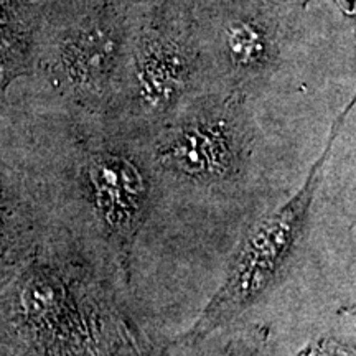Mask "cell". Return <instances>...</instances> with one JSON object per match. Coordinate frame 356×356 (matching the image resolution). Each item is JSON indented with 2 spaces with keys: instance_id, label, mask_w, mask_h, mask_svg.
Here are the masks:
<instances>
[{
  "instance_id": "8992f818",
  "label": "cell",
  "mask_w": 356,
  "mask_h": 356,
  "mask_svg": "<svg viewBox=\"0 0 356 356\" xmlns=\"http://www.w3.org/2000/svg\"><path fill=\"white\" fill-rule=\"evenodd\" d=\"M229 48L234 60L241 65L254 63L262 53L259 37L252 30H234L229 40Z\"/></svg>"
},
{
  "instance_id": "6da1fadb",
  "label": "cell",
  "mask_w": 356,
  "mask_h": 356,
  "mask_svg": "<svg viewBox=\"0 0 356 356\" xmlns=\"http://www.w3.org/2000/svg\"><path fill=\"white\" fill-rule=\"evenodd\" d=\"M333 139L335 134H332L300 188L251 229L236 251L221 287L204 305L195 332L204 333L248 309L277 277L304 231Z\"/></svg>"
},
{
  "instance_id": "3957f363",
  "label": "cell",
  "mask_w": 356,
  "mask_h": 356,
  "mask_svg": "<svg viewBox=\"0 0 356 356\" xmlns=\"http://www.w3.org/2000/svg\"><path fill=\"white\" fill-rule=\"evenodd\" d=\"M40 222L24 178L0 160V287L37 252Z\"/></svg>"
},
{
  "instance_id": "52a82bcc",
  "label": "cell",
  "mask_w": 356,
  "mask_h": 356,
  "mask_svg": "<svg viewBox=\"0 0 356 356\" xmlns=\"http://www.w3.org/2000/svg\"><path fill=\"white\" fill-rule=\"evenodd\" d=\"M307 356H353V351L338 341H320L318 345L309 348Z\"/></svg>"
},
{
  "instance_id": "7a4b0ae2",
  "label": "cell",
  "mask_w": 356,
  "mask_h": 356,
  "mask_svg": "<svg viewBox=\"0 0 356 356\" xmlns=\"http://www.w3.org/2000/svg\"><path fill=\"white\" fill-rule=\"evenodd\" d=\"M83 178L102 226L122 243L131 241L149 202V181L139 163L118 152L95 154Z\"/></svg>"
},
{
  "instance_id": "5b68a950",
  "label": "cell",
  "mask_w": 356,
  "mask_h": 356,
  "mask_svg": "<svg viewBox=\"0 0 356 356\" xmlns=\"http://www.w3.org/2000/svg\"><path fill=\"white\" fill-rule=\"evenodd\" d=\"M184 71L175 58L152 56L142 65L139 73L140 95L149 104L163 106L177 96Z\"/></svg>"
},
{
  "instance_id": "277c9868",
  "label": "cell",
  "mask_w": 356,
  "mask_h": 356,
  "mask_svg": "<svg viewBox=\"0 0 356 356\" xmlns=\"http://www.w3.org/2000/svg\"><path fill=\"white\" fill-rule=\"evenodd\" d=\"M165 170L197 181H215L231 173L233 142L218 124L198 122L185 127L160 150Z\"/></svg>"
}]
</instances>
